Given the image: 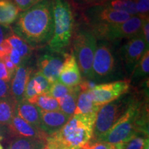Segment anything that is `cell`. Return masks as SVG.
Masks as SVG:
<instances>
[{
  "mask_svg": "<svg viewBox=\"0 0 149 149\" xmlns=\"http://www.w3.org/2000/svg\"><path fill=\"white\" fill-rule=\"evenodd\" d=\"M0 79L8 83L10 82L11 80L8 70H7L4 63H3V61L1 59H0Z\"/></svg>",
  "mask_w": 149,
  "mask_h": 149,
  "instance_id": "cell-36",
  "label": "cell"
},
{
  "mask_svg": "<svg viewBox=\"0 0 149 149\" xmlns=\"http://www.w3.org/2000/svg\"><path fill=\"white\" fill-rule=\"evenodd\" d=\"M10 95V83L0 79V100L8 97Z\"/></svg>",
  "mask_w": 149,
  "mask_h": 149,
  "instance_id": "cell-34",
  "label": "cell"
},
{
  "mask_svg": "<svg viewBox=\"0 0 149 149\" xmlns=\"http://www.w3.org/2000/svg\"><path fill=\"white\" fill-rule=\"evenodd\" d=\"M64 56V60L57 80L66 86H77L82 81V75L75 57L72 52L71 54L65 53Z\"/></svg>",
  "mask_w": 149,
  "mask_h": 149,
  "instance_id": "cell-15",
  "label": "cell"
},
{
  "mask_svg": "<svg viewBox=\"0 0 149 149\" xmlns=\"http://www.w3.org/2000/svg\"><path fill=\"white\" fill-rule=\"evenodd\" d=\"M143 19L139 16H132L126 22L107 26L90 28L97 40L116 44L122 40H128L141 33Z\"/></svg>",
  "mask_w": 149,
  "mask_h": 149,
  "instance_id": "cell-8",
  "label": "cell"
},
{
  "mask_svg": "<svg viewBox=\"0 0 149 149\" xmlns=\"http://www.w3.org/2000/svg\"><path fill=\"white\" fill-rule=\"evenodd\" d=\"M113 149H123V144H115Z\"/></svg>",
  "mask_w": 149,
  "mask_h": 149,
  "instance_id": "cell-42",
  "label": "cell"
},
{
  "mask_svg": "<svg viewBox=\"0 0 149 149\" xmlns=\"http://www.w3.org/2000/svg\"><path fill=\"white\" fill-rule=\"evenodd\" d=\"M46 144L45 140L17 137L11 141L9 149H44Z\"/></svg>",
  "mask_w": 149,
  "mask_h": 149,
  "instance_id": "cell-25",
  "label": "cell"
},
{
  "mask_svg": "<svg viewBox=\"0 0 149 149\" xmlns=\"http://www.w3.org/2000/svg\"><path fill=\"white\" fill-rule=\"evenodd\" d=\"M130 86V82L128 79L96 84L91 89L94 104L98 107H102L114 101L128 93Z\"/></svg>",
  "mask_w": 149,
  "mask_h": 149,
  "instance_id": "cell-11",
  "label": "cell"
},
{
  "mask_svg": "<svg viewBox=\"0 0 149 149\" xmlns=\"http://www.w3.org/2000/svg\"><path fill=\"white\" fill-rule=\"evenodd\" d=\"M141 33L147 46L149 47V18L143 19Z\"/></svg>",
  "mask_w": 149,
  "mask_h": 149,
  "instance_id": "cell-37",
  "label": "cell"
},
{
  "mask_svg": "<svg viewBox=\"0 0 149 149\" xmlns=\"http://www.w3.org/2000/svg\"><path fill=\"white\" fill-rule=\"evenodd\" d=\"M33 72V68L29 64V61L17 68L10 82V95L17 103L24 100L26 87Z\"/></svg>",
  "mask_w": 149,
  "mask_h": 149,
  "instance_id": "cell-13",
  "label": "cell"
},
{
  "mask_svg": "<svg viewBox=\"0 0 149 149\" xmlns=\"http://www.w3.org/2000/svg\"><path fill=\"white\" fill-rule=\"evenodd\" d=\"M19 13L20 10L13 0H0V25L11 27Z\"/></svg>",
  "mask_w": 149,
  "mask_h": 149,
  "instance_id": "cell-18",
  "label": "cell"
},
{
  "mask_svg": "<svg viewBox=\"0 0 149 149\" xmlns=\"http://www.w3.org/2000/svg\"><path fill=\"white\" fill-rule=\"evenodd\" d=\"M148 108L134 99L124 115L98 141L124 144L138 133L148 135Z\"/></svg>",
  "mask_w": 149,
  "mask_h": 149,
  "instance_id": "cell-3",
  "label": "cell"
},
{
  "mask_svg": "<svg viewBox=\"0 0 149 149\" xmlns=\"http://www.w3.org/2000/svg\"><path fill=\"white\" fill-rule=\"evenodd\" d=\"M148 135L138 133L123 144V149H143Z\"/></svg>",
  "mask_w": 149,
  "mask_h": 149,
  "instance_id": "cell-29",
  "label": "cell"
},
{
  "mask_svg": "<svg viewBox=\"0 0 149 149\" xmlns=\"http://www.w3.org/2000/svg\"><path fill=\"white\" fill-rule=\"evenodd\" d=\"M123 70L119 50L116 49L114 44L97 40L93 61V81L102 82L124 79Z\"/></svg>",
  "mask_w": 149,
  "mask_h": 149,
  "instance_id": "cell-4",
  "label": "cell"
},
{
  "mask_svg": "<svg viewBox=\"0 0 149 149\" xmlns=\"http://www.w3.org/2000/svg\"><path fill=\"white\" fill-rule=\"evenodd\" d=\"M142 33L127 40L119 49L123 68L126 76L131 75L134 68L146 51L148 50Z\"/></svg>",
  "mask_w": 149,
  "mask_h": 149,
  "instance_id": "cell-9",
  "label": "cell"
},
{
  "mask_svg": "<svg viewBox=\"0 0 149 149\" xmlns=\"http://www.w3.org/2000/svg\"><path fill=\"white\" fill-rule=\"evenodd\" d=\"M114 145L102 141H90L80 149H113Z\"/></svg>",
  "mask_w": 149,
  "mask_h": 149,
  "instance_id": "cell-31",
  "label": "cell"
},
{
  "mask_svg": "<svg viewBox=\"0 0 149 149\" xmlns=\"http://www.w3.org/2000/svg\"><path fill=\"white\" fill-rule=\"evenodd\" d=\"M6 126H8L7 130L8 133L14 137H26L46 141L48 137L42 130L31 125L18 116L16 113L10 124Z\"/></svg>",
  "mask_w": 149,
  "mask_h": 149,
  "instance_id": "cell-14",
  "label": "cell"
},
{
  "mask_svg": "<svg viewBox=\"0 0 149 149\" xmlns=\"http://www.w3.org/2000/svg\"><path fill=\"white\" fill-rule=\"evenodd\" d=\"M84 15L90 28L122 23L132 17L126 13L113 10L102 4L85 8Z\"/></svg>",
  "mask_w": 149,
  "mask_h": 149,
  "instance_id": "cell-10",
  "label": "cell"
},
{
  "mask_svg": "<svg viewBox=\"0 0 149 149\" xmlns=\"http://www.w3.org/2000/svg\"><path fill=\"white\" fill-rule=\"evenodd\" d=\"M44 149H46V147H45V148H44Z\"/></svg>",
  "mask_w": 149,
  "mask_h": 149,
  "instance_id": "cell-44",
  "label": "cell"
},
{
  "mask_svg": "<svg viewBox=\"0 0 149 149\" xmlns=\"http://www.w3.org/2000/svg\"><path fill=\"white\" fill-rule=\"evenodd\" d=\"M79 92L80 87L79 86H77L69 94L57 100L59 105V109L61 112L70 117H72L74 115L77 107V98Z\"/></svg>",
  "mask_w": 149,
  "mask_h": 149,
  "instance_id": "cell-21",
  "label": "cell"
},
{
  "mask_svg": "<svg viewBox=\"0 0 149 149\" xmlns=\"http://www.w3.org/2000/svg\"><path fill=\"white\" fill-rule=\"evenodd\" d=\"M17 102L11 96L0 100V125L8 126L15 114Z\"/></svg>",
  "mask_w": 149,
  "mask_h": 149,
  "instance_id": "cell-20",
  "label": "cell"
},
{
  "mask_svg": "<svg viewBox=\"0 0 149 149\" xmlns=\"http://www.w3.org/2000/svg\"><path fill=\"white\" fill-rule=\"evenodd\" d=\"M41 0H13L20 12H23L34 6Z\"/></svg>",
  "mask_w": 149,
  "mask_h": 149,
  "instance_id": "cell-32",
  "label": "cell"
},
{
  "mask_svg": "<svg viewBox=\"0 0 149 149\" xmlns=\"http://www.w3.org/2000/svg\"><path fill=\"white\" fill-rule=\"evenodd\" d=\"M10 44L11 47L15 48L19 53L24 62H28L31 59L33 54V48H31L26 42L16 35L13 32L6 39Z\"/></svg>",
  "mask_w": 149,
  "mask_h": 149,
  "instance_id": "cell-22",
  "label": "cell"
},
{
  "mask_svg": "<svg viewBox=\"0 0 149 149\" xmlns=\"http://www.w3.org/2000/svg\"><path fill=\"white\" fill-rule=\"evenodd\" d=\"M96 113L73 115L57 133L46 139V149H80L92 138Z\"/></svg>",
  "mask_w": 149,
  "mask_h": 149,
  "instance_id": "cell-2",
  "label": "cell"
},
{
  "mask_svg": "<svg viewBox=\"0 0 149 149\" xmlns=\"http://www.w3.org/2000/svg\"><path fill=\"white\" fill-rule=\"evenodd\" d=\"M102 5L113 10L126 13L130 16L137 15L135 0H109Z\"/></svg>",
  "mask_w": 149,
  "mask_h": 149,
  "instance_id": "cell-24",
  "label": "cell"
},
{
  "mask_svg": "<svg viewBox=\"0 0 149 149\" xmlns=\"http://www.w3.org/2000/svg\"><path fill=\"white\" fill-rule=\"evenodd\" d=\"M75 87L66 86L57 80V81L51 84L47 95L56 99V100H58V99L63 97L71 93Z\"/></svg>",
  "mask_w": 149,
  "mask_h": 149,
  "instance_id": "cell-27",
  "label": "cell"
},
{
  "mask_svg": "<svg viewBox=\"0 0 149 149\" xmlns=\"http://www.w3.org/2000/svg\"><path fill=\"white\" fill-rule=\"evenodd\" d=\"M109 1V0H81V3L86 6V8L91 6L95 5H100L104 3L105 1Z\"/></svg>",
  "mask_w": 149,
  "mask_h": 149,
  "instance_id": "cell-40",
  "label": "cell"
},
{
  "mask_svg": "<svg viewBox=\"0 0 149 149\" xmlns=\"http://www.w3.org/2000/svg\"><path fill=\"white\" fill-rule=\"evenodd\" d=\"M11 47L10 44H9L8 40L6 39L3 42L0 44V59H2L6 56L8 55V54L10 53L11 51Z\"/></svg>",
  "mask_w": 149,
  "mask_h": 149,
  "instance_id": "cell-35",
  "label": "cell"
},
{
  "mask_svg": "<svg viewBox=\"0 0 149 149\" xmlns=\"http://www.w3.org/2000/svg\"><path fill=\"white\" fill-rule=\"evenodd\" d=\"M8 57L9 59H10V60L13 63V64L17 67V68L24 63L22 57L19 55V53L15 48H11L10 53L8 54Z\"/></svg>",
  "mask_w": 149,
  "mask_h": 149,
  "instance_id": "cell-33",
  "label": "cell"
},
{
  "mask_svg": "<svg viewBox=\"0 0 149 149\" xmlns=\"http://www.w3.org/2000/svg\"><path fill=\"white\" fill-rule=\"evenodd\" d=\"M137 16L142 19L149 18V0H135Z\"/></svg>",
  "mask_w": 149,
  "mask_h": 149,
  "instance_id": "cell-30",
  "label": "cell"
},
{
  "mask_svg": "<svg viewBox=\"0 0 149 149\" xmlns=\"http://www.w3.org/2000/svg\"><path fill=\"white\" fill-rule=\"evenodd\" d=\"M6 126L0 125V141L2 140L3 139V137H4L6 133L7 132V128Z\"/></svg>",
  "mask_w": 149,
  "mask_h": 149,
  "instance_id": "cell-41",
  "label": "cell"
},
{
  "mask_svg": "<svg viewBox=\"0 0 149 149\" xmlns=\"http://www.w3.org/2000/svg\"><path fill=\"white\" fill-rule=\"evenodd\" d=\"M39 113L40 117V129L47 134L48 136L59 131L71 117L60 110L44 111L39 109Z\"/></svg>",
  "mask_w": 149,
  "mask_h": 149,
  "instance_id": "cell-16",
  "label": "cell"
},
{
  "mask_svg": "<svg viewBox=\"0 0 149 149\" xmlns=\"http://www.w3.org/2000/svg\"><path fill=\"white\" fill-rule=\"evenodd\" d=\"M54 30L51 40L48 44V51L65 54L72 40L74 29L73 13L67 0H51Z\"/></svg>",
  "mask_w": 149,
  "mask_h": 149,
  "instance_id": "cell-5",
  "label": "cell"
},
{
  "mask_svg": "<svg viewBox=\"0 0 149 149\" xmlns=\"http://www.w3.org/2000/svg\"><path fill=\"white\" fill-rule=\"evenodd\" d=\"M16 114L24 121L34 126L40 128V117L38 108L27 100H23L17 103Z\"/></svg>",
  "mask_w": 149,
  "mask_h": 149,
  "instance_id": "cell-17",
  "label": "cell"
},
{
  "mask_svg": "<svg viewBox=\"0 0 149 149\" xmlns=\"http://www.w3.org/2000/svg\"><path fill=\"white\" fill-rule=\"evenodd\" d=\"M60 55L49 51V53H43L37 58L38 71L45 76L51 84L58 79L59 72L64 60V56Z\"/></svg>",
  "mask_w": 149,
  "mask_h": 149,
  "instance_id": "cell-12",
  "label": "cell"
},
{
  "mask_svg": "<svg viewBox=\"0 0 149 149\" xmlns=\"http://www.w3.org/2000/svg\"><path fill=\"white\" fill-rule=\"evenodd\" d=\"M72 41L73 51L72 52L81 75L88 81H93V61L97 40L90 27L86 25L76 30Z\"/></svg>",
  "mask_w": 149,
  "mask_h": 149,
  "instance_id": "cell-6",
  "label": "cell"
},
{
  "mask_svg": "<svg viewBox=\"0 0 149 149\" xmlns=\"http://www.w3.org/2000/svg\"><path fill=\"white\" fill-rule=\"evenodd\" d=\"M149 72V51H146L130 76V82L137 83L148 78Z\"/></svg>",
  "mask_w": 149,
  "mask_h": 149,
  "instance_id": "cell-23",
  "label": "cell"
},
{
  "mask_svg": "<svg viewBox=\"0 0 149 149\" xmlns=\"http://www.w3.org/2000/svg\"><path fill=\"white\" fill-rule=\"evenodd\" d=\"M29 102L44 111H55L60 110L57 100L47 94L37 96Z\"/></svg>",
  "mask_w": 149,
  "mask_h": 149,
  "instance_id": "cell-26",
  "label": "cell"
},
{
  "mask_svg": "<svg viewBox=\"0 0 149 149\" xmlns=\"http://www.w3.org/2000/svg\"><path fill=\"white\" fill-rule=\"evenodd\" d=\"M13 33L11 27H6L2 25H0V44L8 37Z\"/></svg>",
  "mask_w": 149,
  "mask_h": 149,
  "instance_id": "cell-39",
  "label": "cell"
},
{
  "mask_svg": "<svg viewBox=\"0 0 149 149\" xmlns=\"http://www.w3.org/2000/svg\"><path fill=\"white\" fill-rule=\"evenodd\" d=\"M128 93L100 107L97 113L91 141H98L122 117L133 101Z\"/></svg>",
  "mask_w": 149,
  "mask_h": 149,
  "instance_id": "cell-7",
  "label": "cell"
},
{
  "mask_svg": "<svg viewBox=\"0 0 149 149\" xmlns=\"http://www.w3.org/2000/svg\"><path fill=\"white\" fill-rule=\"evenodd\" d=\"M2 61H3V63H4L6 67L7 70H8V72L9 73V75H10V77L11 79H12L13 76L14 75L15 72V70L17 69V67L15 66L13 64V63L10 60V59H9L8 57V55L6 56V57H4L2 59Z\"/></svg>",
  "mask_w": 149,
  "mask_h": 149,
  "instance_id": "cell-38",
  "label": "cell"
},
{
  "mask_svg": "<svg viewBox=\"0 0 149 149\" xmlns=\"http://www.w3.org/2000/svg\"><path fill=\"white\" fill-rule=\"evenodd\" d=\"M100 107L96 106L93 102L91 90H81L78 95L77 107L74 115H87L97 113Z\"/></svg>",
  "mask_w": 149,
  "mask_h": 149,
  "instance_id": "cell-19",
  "label": "cell"
},
{
  "mask_svg": "<svg viewBox=\"0 0 149 149\" xmlns=\"http://www.w3.org/2000/svg\"><path fill=\"white\" fill-rule=\"evenodd\" d=\"M31 76H32L33 79H34L40 95L48 94L51 84L46 79L45 76L43 75L39 71H34L32 73V74H31Z\"/></svg>",
  "mask_w": 149,
  "mask_h": 149,
  "instance_id": "cell-28",
  "label": "cell"
},
{
  "mask_svg": "<svg viewBox=\"0 0 149 149\" xmlns=\"http://www.w3.org/2000/svg\"><path fill=\"white\" fill-rule=\"evenodd\" d=\"M11 29L33 49L48 45L54 30L51 0H41L28 10L20 12Z\"/></svg>",
  "mask_w": 149,
  "mask_h": 149,
  "instance_id": "cell-1",
  "label": "cell"
},
{
  "mask_svg": "<svg viewBox=\"0 0 149 149\" xmlns=\"http://www.w3.org/2000/svg\"><path fill=\"white\" fill-rule=\"evenodd\" d=\"M0 149H3V146H1V144H0Z\"/></svg>",
  "mask_w": 149,
  "mask_h": 149,
  "instance_id": "cell-43",
  "label": "cell"
}]
</instances>
